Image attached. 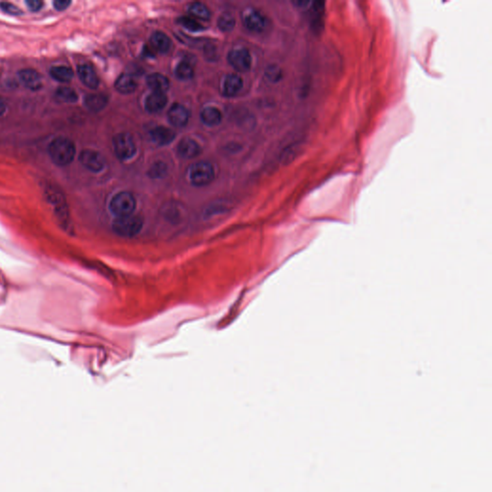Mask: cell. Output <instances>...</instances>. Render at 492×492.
Listing matches in <instances>:
<instances>
[{"label":"cell","mask_w":492,"mask_h":492,"mask_svg":"<svg viewBox=\"0 0 492 492\" xmlns=\"http://www.w3.org/2000/svg\"><path fill=\"white\" fill-rule=\"evenodd\" d=\"M48 154L51 161L55 165L59 167H66L71 163L75 157V144L67 138L59 137L50 142Z\"/></svg>","instance_id":"1"},{"label":"cell","mask_w":492,"mask_h":492,"mask_svg":"<svg viewBox=\"0 0 492 492\" xmlns=\"http://www.w3.org/2000/svg\"><path fill=\"white\" fill-rule=\"evenodd\" d=\"M143 228V219L142 217L135 214L114 218L112 223V230L115 235L124 238H132L138 236Z\"/></svg>","instance_id":"2"},{"label":"cell","mask_w":492,"mask_h":492,"mask_svg":"<svg viewBox=\"0 0 492 492\" xmlns=\"http://www.w3.org/2000/svg\"><path fill=\"white\" fill-rule=\"evenodd\" d=\"M137 206V201L132 193L121 191L115 194L111 200L109 209L114 218H123L133 215Z\"/></svg>","instance_id":"3"},{"label":"cell","mask_w":492,"mask_h":492,"mask_svg":"<svg viewBox=\"0 0 492 492\" xmlns=\"http://www.w3.org/2000/svg\"><path fill=\"white\" fill-rule=\"evenodd\" d=\"M215 176L213 166L208 161H199L193 165L189 172V179L192 185L203 187L210 184Z\"/></svg>","instance_id":"4"},{"label":"cell","mask_w":492,"mask_h":492,"mask_svg":"<svg viewBox=\"0 0 492 492\" xmlns=\"http://www.w3.org/2000/svg\"><path fill=\"white\" fill-rule=\"evenodd\" d=\"M114 148L120 160L131 159L136 153V144L132 136L128 133H120L114 137Z\"/></svg>","instance_id":"5"},{"label":"cell","mask_w":492,"mask_h":492,"mask_svg":"<svg viewBox=\"0 0 492 492\" xmlns=\"http://www.w3.org/2000/svg\"><path fill=\"white\" fill-rule=\"evenodd\" d=\"M79 161L87 170L93 172H99L104 168V158L99 152L85 149L80 153Z\"/></svg>","instance_id":"6"},{"label":"cell","mask_w":492,"mask_h":492,"mask_svg":"<svg viewBox=\"0 0 492 492\" xmlns=\"http://www.w3.org/2000/svg\"><path fill=\"white\" fill-rule=\"evenodd\" d=\"M230 65L237 71L245 72L251 67V55L245 48H237L232 50L228 55Z\"/></svg>","instance_id":"7"},{"label":"cell","mask_w":492,"mask_h":492,"mask_svg":"<svg viewBox=\"0 0 492 492\" xmlns=\"http://www.w3.org/2000/svg\"><path fill=\"white\" fill-rule=\"evenodd\" d=\"M243 21L246 28L252 32H262L264 31L266 25V20L259 11L249 9L246 11L243 15Z\"/></svg>","instance_id":"8"},{"label":"cell","mask_w":492,"mask_h":492,"mask_svg":"<svg viewBox=\"0 0 492 492\" xmlns=\"http://www.w3.org/2000/svg\"><path fill=\"white\" fill-rule=\"evenodd\" d=\"M20 82L30 91H38L43 87L42 77L35 69H22L19 72Z\"/></svg>","instance_id":"9"},{"label":"cell","mask_w":492,"mask_h":492,"mask_svg":"<svg viewBox=\"0 0 492 492\" xmlns=\"http://www.w3.org/2000/svg\"><path fill=\"white\" fill-rule=\"evenodd\" d=\"M77 72H78V76H79L81 82L86 87H88L89 89H92V90L97 89L98 84H99V79L97 77L95 69L92 66L88 65V64L80 65L77 68Z\"/></svg>","instance_id":"10"},{"label":"cell","mask_w":492,"mask_h":492,"mask_svg":"<svg viewBox=\"0 0 492 492\" xmlns=\"http://www.w3.org/2000/svg\"><path fill=\"white\" fill-rule=\"evenodd\" d=\"M169 120L175 127H183L189 121V112L183 105H172L169 111Z\"/></svg>","instance_id":"11"},{"label":"cell","mask_w":492,"mask_h":492,"mask_svg":"<svg viewBox=\"0 0 492 492\" xmlns=\"http://www.w3.org/2000/svg\"><path fill=\"white\" fill-rule=\"evenodd\" d=\"M201 148L198 143L191 139H184L178 145V153L184 159H192L198 156Z\"/></svg>","instance_id":"12"},{"label":"cell","mask_w":492,"mask_h":492,"mask_svg":"<svg viewBox=\"0 0 492 492\" xmlns=\"http://www.w3.org/2000/svg\"><path fill=\"white\" fill-rule=\"evenodd\" d=\"M150 136H151L152 141L155 143L159 145H166L171 143L174 140L176 135L175 132L170 128L159 126L152 129Z\"/></svg>","instance_id":"13"},{"label":"cell","mask_w":492,"mask_h":492,"mask_svg":"<svg viewBox=\"0 0 492 492\" xmlns=\"http://www.w3.org/2000/svg\"><path fill=\"white\" fill-rule=\"evenodd\" d=\"M137 86H138L137 80L132 74L122 73L116 79L114 87L116 91L121 94H132L133 92L137 89Z\"/></svg>","instance_id":"14"},{"label":"cell","mask_w":492,"mask_h":492,"mask_svg":"<svg viewBox=\"0 0 492 492\" xmlns=\"http://www.w3.org/2000/svg\"><path fill=\"white\" fill-rule=\"evenodd\" d=\"M147 85L153 93L165 94L170 88V80L160 73H153L147 77Z\"/></svg>","instance_id":"15"},{"label":"cell","mask_w":492,"mask_h":492,"mask_svg":"<svg viewBox=\"0 0 492 492\" xmlns=\"http://www.w3.org/2000/svg\"><path fill=\"white\" fill-rule=\"evenodd\" d=\"M168 98L165 94L152 93L145 100V108L150 113H158L166 107Z\"/></svg>","instance_id":"16"},{"label":"cell","mask_w":492,"mask_h":492,"mask_svg":"<svg viewBox=\"0 0 492 492\" xmlns=\"http://www.w3.org/2000/svg\"><path fill=\"white\" fill-rule=\"evenodd\" d=\"M84 103L88 110L92 112H99L106 107L108 99L105 95L101 94H93L86 96Z\"/></svg>","instance_id":"17"},{"label":"cell","mask_w":492,"mask_h":492,"mask_svg":"<svg viewBox=\"0 0 492 492\" xmlns=\"http://www.w3.org/2000/svg\"><path fill=\"white\" fill-rule=\"evenodd\" d=\"M150 44L152 48H154L156 51L166 53L170 50L171 46V38H169L166 34L162 32H155L150 38Z\"/></svg>","instance_id":"18"},{"label":"cell","mask_w":492,"mask_h":492,"mask_svg":"<svg viewBox=\"0 0 492 492\" xmlns=\"http://www.w3.org/2000/svg\"><path fill=\"white\" fill-rule=\"evenodd\" d=\"M242 88V80L239 76L236 74H229L225 78L224 82V95L227 96H235Z\"/></svg>","instance_id":"19"},{"label":"cell","mask_w":492,"mask_h":492,"mask_svg":"<svg viewBox=\"0 0 492 492\" xmlns=\"http://www.w3.org/2000/svg\"><path fill=\"white\" fill-rule=\"evenodd\" d=\"M50 75L60 83H68L72 80L74 73L73 70L65 66H54L50 69Z\"/></svg>","instance_id":"20"},{"label":"cell","mask_w":492,"mask_h":492,"mask_svg":"<svg viewBox=\"0 0 492 492\" xmlns=\"http://www.w3.org/2000/svg\"><path fill=\"white\" fill-rule=\"evenodd\" d=\"M312 24L315 30H318L322 27V22L324 21V14H325V2L315 1L312 2Z\"/></svg>","instance_id":"21"},{"label":"cell","mask_w":492,"mask_h":492,"mask_svg":"<svg viewBox=\"0 0 492 492\" xmlns=\"http://www.w3.org/2000/svg\"><path fill=\"white\" fill-rule=\"evenodd\" d=\"M54 98L61 103H75L78 100V95L75 91L69 87H60L55 92Z\"/></svg>","instance_id":"22"},{"label":"cell","mask_w":492,"mask_h":492,"mask_svg":"<svg viewBox=\"0 0 492 492\" xmlns=\"http://www.w3.org/2000/svg\"><path fill=\"white\" fill-rule=\"evenodd\" d=\"M221 113L217 108L209 107L202 111L201 119L202 121L209 126H216L221 121Z\"/></svg>","instance_id":"23"},{"label":"cell","mask_w":492,"mask_h":492,"mask_svg":"<svg viewBox=\"0 0 492 492\" xmlns=\"http://www.w3.org/2000/svg\"><path fill=\"white\" fill-rule=\"evenodd\" d=\"M189 14L196 19H202V20H208L210 19V11L206 5L200 2H194L190 4L189 7Z\"/></svg>","instance_id":"24"},{"label":"cell","mask_w":492,"mask_h":492,"mask_svg":"<svg viewBox=\"0 0 492 492\" xmlns=\"http://www.w3.org/2000/svg\"><path fill=\"white\" fill-rule=\"evenodd\" d=\"M175 73L181 80H189L193 76V68L188 62H181L176 67Z\"/></svg>","instance_id":"25"},{"label":"cell","mask_w":492,"mask_h":492,"mask_svg":"<svg viewBox=\"0 0 492 492\" xmlns=\"http://www.w3.org/2000/svg\"><path fill=\"white\" fill-rule=\"evenodd\" d=\"M236 21L230 14H224L218 19V27L223 32H229L235 27Z\"/></svg>","instance_id":"26"},{"label":"cell","mask_w":492,"mask_h":492,"mask_svg":"<svg viewBox=\"0 0 492 492\" xmlns=\"http://www.w3.org/2000/svg\"><path fill=\"white\" fill-rule=\"evenodd\" d=\"M179 21L185 28L189 29V31L194 32V31H199V30L203 29V26L200 23H198L195 19L189 18V17H183V18H181Z\"/></svg>","instance_id":"27"},{"label":"cell","mask_w":492,"mask_h":492,"mask_svg":"<svg viewBox=\"0 0 492 492\" xmlns=\"http://www.w3.org/2000/svg\"><path fill=\"white\" fill-rule=\"evenodd\" d=\"M0 9L2 10L4 13L11 15V16H19L22 14V11L17 7L16 5L9 3V2H1L0 3Z\"/></svg>","instance_id":"28"},{"label":"cell","mask_w":492,"mask_h":492,"mask_svg":"<svg viewBox=\"0 0 492 492\" xmlns=\"http://www.w3.org/2000/svg\"><path fill=\"white\" fill-rule=\"evenodd\" d=\"M266 77L272 82H277L282 78V70L278 66H270L266 70Z\"/></svg>","instance_id":"29"},{"label":"cell","mask_w":492,"mask_h":492,"mask_svg":"<svg viewBox=\"0 0 492 492\" xmlns=\"http://www.w3.org/2000/svg\"><path fill=\"white\" fill-rule=\"evenodd\" d=\"M165 172H166V166L161 162H157L149 171L153 178H158L160 176H162Z\"/></svg>","instance_id":"30"},{"label":"cell","mask_w":492,"mask_h":492,"mask_svg":"<svg viewBox=\"0 0 492 492\" xmlns=\"http://www.w3.org/2000/svg\"><path fill=\"white\" fill-rule=\"evenodd\" d=\"M26 5L28 6L29 10L32 12H38L42 9L44 3L39 0H28L26 1Z\"/></svg>","instance_id":"31"},{"label":"cell","mask_w":492,"mask_h":492,"mask_svg":"<svg viewBox=\"0 0 492 492\" xmlns=\"http://www.w3.org/2000/svg\"><path fill=\"white\" fill-rule=\"evenodd\" d=\"M70 4L71 2L67 0H56L53 2V6L57 11H65Z\"/></svg>","instance_id":"32"},{"label":"cell","mask_w":492,"mask_h":492,"mask_svg":"<svg viewBox=\"0 0 492 492\" xmlns=\"http://www.w3.org/2000/svg\"><path fill=\"white\" fill-rule=\"evenodd\" d=\"M312 1H296L294 4L300 9H309L312 6Z\"/></svg>","instance_id":"33"},{"label":"cell","mask_w":492,"mask_h":492,"mask_svg":"<svg viewBox=\"0 0 492 492\" xmlns=\"http://www.w3.org/2000/svg\"><path fill=\"white\" fill-rule=\"evenodd\" d=\"M5 112H6V104L4 100L0 98V116H2Z\"/></svg>","instance_id":"34"}]
</instances>
